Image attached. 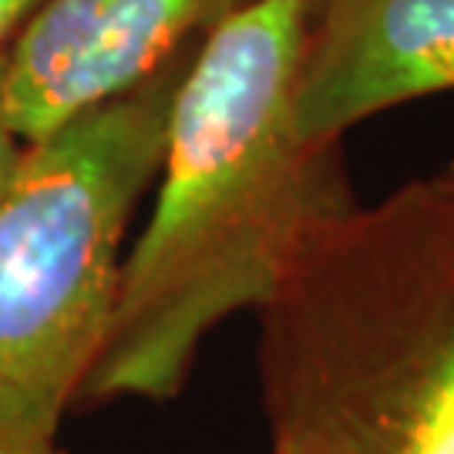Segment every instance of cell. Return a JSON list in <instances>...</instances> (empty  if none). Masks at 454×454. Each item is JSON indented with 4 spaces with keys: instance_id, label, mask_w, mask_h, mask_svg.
<instances>
[{
    "instance_id": "1",
    "label": "cell",
    "mask_w": 454,
    "mask_h": 454,
    "mask_svg": "<svg viewBox=\"0 0 454 454\" xmlns=\"http://www.w3.org/2000/svg\"><path fill=\"white\" fill-rule=\"evenodd\" d=\"M320 0H253L189 51L155 206L125 253L78 401H172L229 317L260 313L307 243L357 206L340 142H307L293 95Z\"/></svg>"
},
{
    "instance_id": "2",
    "label": "cell",
    "mask_w": 454,
    "mask_h": 454,
    "mask_svg": "<svg viewBox=\"0 0 454 454\" xmlns=\"http://www.w3.org/2000/svg\"><path fill=\"white\" fill-rule=\"evenodd\" d=\"M276 454H454V165L326 223L260 309Z\"/></svg>"
},
{
    "instance_id": "3",
    "label": "cell",
    "mask_w": 454,
    "mask_h": 454,
    "mask_svg": "<svg viewBox=\"0 0 454 454\" xmlns=\"http://www.w3.org/2000/svg\"><path fill=\"white\" fill-rule=\"evenodd\" d=\"M189 51L27 142L0 199V427L58 441L112 326L131 212L159 176Z\"/></svg>"
},
{
    "instance_id": "4",
    "label": "cell",
    "mask_w": 454,
    "mask_h": 454,
    "mask_svg": "<svg viewBox=\"0 0 454 454\" xmlns=\"http://www.w3.org/2000/svg\"><path fill=\"white\" fill-rule=\"evenodd\" d=\"M253 0H44L4 54L7 108L34 142L125 95Z\"/></svg>"
},
{
    "instance_id": "5",
    "label": "cell",
    "mask_w": 454,
    "mask_h": 454,
    "mask_svg": "<svg viewBox=\"0 0 454 454\" xmlns=\"http://www.w3.org/2000/svg\"><path fill=\"white\" fill-rule=\"evenodd\" d=\"M454 88V0H324L313 17L293 125L340 142L371 114Z\"/></svg>"
},
{
    "instance_id": "6",
    "label": "cell",
    "mask_w": 454,
    "mask_h": 454,
    "mask_svg": "<svg viewBox=\"0 0 454 454\" xmlns=\"http://www.w3.org/2000/svg\"><path fill=\"white\" fill-rule=\"evenodd\" d=\"M4 54L0 51V199L7 192V185L14 179L17 165L24 159V148L27 142L17 135L14 121H11V108H7V74H4Z\"/></svg>"
},
{
    "instance_id": "7",
    "label": "cell",
    "mask_w": 454,
    "mask_h": 454,
    "mask_svg": "<svg viewBox=\"0 0 454 454\" xmlns=\"http://www.w3.org/2000/svg\"><path fill=\"white\" fill-rule=\"evenodd\" d=\"M44 0H0V51L11 48L17 34L24 31V24L37 14Z\"/></svg>"
},
{
    "instance_id": "8",
    "label": "cell",
    "mask_w": 454,
    "mask_h": 454,
    "mask_svg": "<svg viewBox=\"0 0 454 454\" xmlns=\"http://www.w3.org/2000/svg\"><path fill=\"white\" fill-rule=\"evenodd\" d=\"M0 454H65L58 448V441H31V438H17L7 434L0 427Z\"/></svg>"
},
{
    "instance_id": "9",
    "label": "cell",
    "mask_w": 454,
    "mask_h": 454,
    "mask_svg": "<svg viewBox=\"0 0 454 454\" xmlns=\"http://www.w3.org/2000/svg\"><path fill=\"white\" fill-rule=\"evenodd\" d=\"M320 4H324V0H320Z\"/></svg>"
},
{
    "instance_id": "10",
    "label": "cell",
    "mask_w": 454,
    "mask_h": 454,
    "mask_svg": "<svg viewBox=\"0 0 454 454\" xmlns=\"http://www.w3.org/2000/svg\"><path fill=\"white\" fill-rule=\"evenodd\" d=\"M273 454H276V451H273Z\"/></svg>"
}]
</instances>
